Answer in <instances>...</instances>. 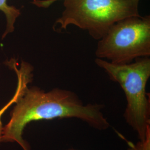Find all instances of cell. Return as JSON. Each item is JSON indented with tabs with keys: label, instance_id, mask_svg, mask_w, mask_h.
I'll return each instance as SVG.
<instances>
[{
	"label": "cell",
	"instance_id": "obj_1",
	"mask_svg": "<svg viewBox=\"0 0 150 150\" xmlns=\"http://www.w3.org/2000/svg\"><path fill=\"white\" fill-rule=\"evenodd\" d=\"M15 94V105L9 121L3 127L1 142H16L23 150H30L23 133L26 126L35 121L77 118L95 129H105L109 127L101 111L103 105H85L72 91L55 88L45 92L38 87L28 88L18 82Z\"/></svg>",
	"mask_w": 150,
	"mask_h": 150
},
{
	"label": "cell",
	"instance_id": "obj_2",
	"mask_svg": "<svg viewBox=\"0 0 150 150\" xmlns=\"http://www.w3.org/2000/svg\"><path fill=\"white\" fill-rule=\"evenodd\" d=\"M95 62L122 88L127 102L124 113L125 120L137 133L139 140L145 139L150 127V99L146 92L150 77L149 57L138 58L126 64H113L97 58Z\"/></svg>",
	"mask_w": 150,
	"mask_h": 150
},
{
	"label": "cell",
	"instance_id": "obj_3",
	"mask_svg": "<svg viewBox=\"0 0 150 150\" xmlns=\"http://www.w3.org/2000/svg\"><path fill=\"white\" fill-rule=\"evenodd\" d=\"M140 0H64V10L54 23L59 31L74 25L99 40L116 22L139 16Z\"/></svg>",
	"mask_w": 150,
	"mask_h": 150
},
{
	"label": "cell",
	"instance_id": "obj_4",
	"mask_svg": "<svg viewBox=\"0 0 150 150\" xmlns=\"http://www.w3.org/2000/svg\"><path fill=\"white\" fill-rule=\"evenodd\" d=\"M95 55L116 64L150 56V16L130 17L114 24L98 40Z\"/></svg>",
	"mask_w": 150,
	"mask_h": 150
},
{
	"label": "cell",
	"instance_id": "obj_5",
	"mask_svg": "<svg viewBox=\"0 0 150 150\" xmlns=\"http://www.w3.org/2000/svg\"><path fill=\"white\" fill-rule=\"evenodd\" d=\"M0 10L5 15L7 20V27L3 38L14 31V24L16 19L20 15V11L14 6L7 5V0H0Z\"/></svg>",
	"mask_w": 150,
	"mask_h": 150
},
{
	"label": "cell",
	"instance_id": "obj_6",
	"mask_svg": "<svg viewBox=\"0 0 150 150\" xmlns=\"http://www.w3.org/2000/svg\"><path fill=\"white\" fill-rule=\"evenodd\" d=\"M129 150H150V127L147 129L145 139L140 140L136 145L131 146Z\"/></svg>",
	"mask_w": 150,
	"mask_h": 150
},
{
	"label": "cell",
	"instance_id": "obj_7",
	"mask_svg": "<svg viewBox=\"0 0 150 150\" xmlns=\"http://www.w3.org/2000/svg\"><path fill=\"white\" fill-rule=\"evenodd\" d=\"M57 1L59 0H33L32 4L39 7L47 8Z\"/></svg>",
	"mask_w": 150,
	"mask_h": 150
},
{
	"label": "cell",
	"instance_id": "obj_8",
	"mask_svg": "<svg viewBox=\"0 0 150 150\" xmlns=\"http://www.w3.org/2000/svg\"><path fill=\"white\" fill-rule=\"evenodd\" d=\"M15 100V99L13 97V98L11 99V101L0 110V143H1V137H2V131H3V126H2V123L1 121V117L3 115V113L5 112L6 110L8 108V107H9L10 106H11L12 104H13V103L15 102V100Z\"/></svg>",
	"mask_w": 150,
	"mask_h": 150
},
{
	"label": "cell",
	"instance_id": "obj_9",
	"mask_svg": "<svg viewBox=\"0 0 150 150\" xmlns=\"http://www.w3.org/2000/svg\"><path fill=\"white\" fill-rule=\"evenodd\" d=\"M74 150V149H72V150Z\"/></svg>",
	"mask_w": 150,
	"mask_h": 150
}]
</instances>
